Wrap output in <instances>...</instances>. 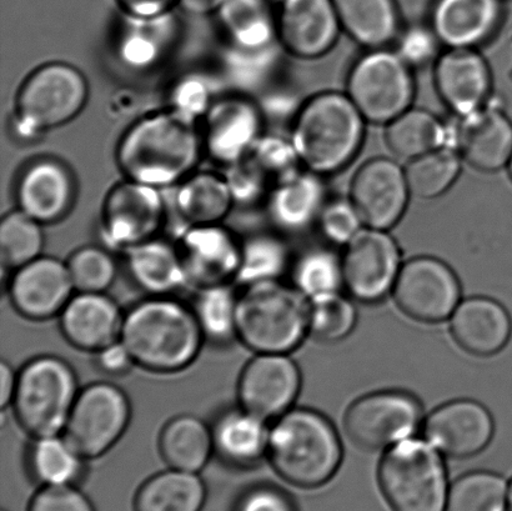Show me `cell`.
Wrapping results in <instances>:
<instances>
[{
  "label": "cell",
  "mask_w": 512,
  "mask_h": 511,
  "mask_svg": "<svg viewBox=\"0 0 512 511\" xmlns=\"http://www.w3.org/2000/svg\"><path fill=\"white\" fill-rule=\"evenodd\" d=\"M124 315L109 293L75 292L58 317L59 329L73 348L94 355L120 340Z\"/></svg>",
  "instance_id": "obj_23"
},
{
  "label": "cell",
  "mask_w": 512,
  "mask_h": 511,
  "mask_svg": "<svg viewBox=\"0 0 512 511\" xmlns=\"http://www.w3.org/2000/svg\"><path fill=\"white\" fill-rule=\"evenodd\" d=\"M508 169H509V174L511 175V178H512V155H511L510 162L508 164Z\"/></svg>",
  "instance_id": "obj_59"
},
{
  "label": "cell",
  "mask_w": 512,
  "mask_h": 511,
  "mask_svg": "<svg viewBox=\"0 0 512 511\" xmlns=\"http://www.w3.org/2000/svg\"><path fill=\"white\" fill-rule=\"evenodd\" d=\"M318 225L321 234L330 244L343 247H346L364 228L363 220L350 198L326 202L321 210Z\"/></svg>",
  "instance_id": "obj_48"
},
{
  "label": "cell",
  "mask_w": 512,
  "mask_h": 511,
  "mask_svg": "<svg viewBox=\"0 0 512 511\" xmlns=\"http://www.w3.org/2000/svg\"><path fill=\"white\" fill-rule=\"evenodd\" d=\"M448 130L435 114L413 108L386 124L385 142L396 158L410 160L449 145Z\"/></svg>",
  "instance_id": "obj_38"
},
{
  "label": "cell",
  "mask_w": 512,
  "mask_h": 511,
  "mask_svg": "<svg viewBox=\"0 0 512 511\" xmlns=\"http://www.w3.org/2000/svg\"><path fill=\"white\" fill-rule=\"evenodd\" d=\"M158 447L168 468L200 474L215 457L212 424L197 415H177L165 423Z\"/></svg>",
  "instance_id": "obj_32"
},
{
  "label": "cell",
  "mask_w": 512,
  "mask_h": 511,
  "mask_svg": "<svg viewBox=\"0 0 512 511\" xmlns=\"http://www.w3.org/2000/svg\"><path fill=\"white\" fill-rule=\"evenodd\" d=\"M434 79L441 100L459 118L488 105L493 77L478 49L456 48L441 53L435 62Z\"/></svg>",
  "instance_id": "obj_22"
},
{
  "label": "cell",
  "mask_w": 512,
  "mask_h": 511,
  "mask_svg": "<svg viewBox=\"0 0 512 511\" xmlns=\"http://www.w3.org/2000/svg\"><path fill=\"white\" fill-rule=\"evenodd\" d=\"M203 154L198 122L168 108L132 124L119 140L115 160L125 179L164 189L192 175Z\"/></svg>",
  "instance_id": "obj_1"
},
{
  "label": "cell",
  "mask_w": 512,
  "mask_h": 511,
  "mask_svg": "<svg viewBox=\"0 0 512 511\" xmlns=\"http://www.w3.org/2000/svg\"><path fill=\"white\" fill-rule=\"evenodd\" d=\"M88 462L64 434L32 438L27 450L28 472L40 487L78 485Z\"/></svg>",
  "instance_id": "obj_37"
},
{
  "label": "cell",
  "mask_w": 512,
  "mask_h": 511,
  "mask_svg": "<svg viewBox=\"0 0 512 511\" xmlns=\"http://www.w3.org/2000/svg\"><path fill=\"white\" fill-rule=\"evenodd\" d=\"M423 423L419 400L400 390L366 394L344 415V429L351 443L368 452L386 450L413 438Z\"/></svg>",
  "instance_id": "obj_11"
},
{
  "label": "cell",
  "mask_w": 512,
  "mask_h": 511,
  "mask_svg": "<svg viewBox=\"0 0 512 511\" xmlns=\"http://www.w3.org/2000/svg\"><path fill=\"white\" fill-rule=\"evenodd\" d=\"M123 13L132 17H157L173 12L178 0H117Z\"/></svg>",
  "instance_id": "obj_55"
},
{
  "label": "cell",
  "mask_w": 512,
  "mask_h": 511,
  "mask_svg": "<svg viewBox=\"0 0 512 511\" xmlns=\"http://www.w3.org/2000/svg\"><path fill=\"white\" fill-rule=\"evenodd\" d=\"M501 15V0H438L430 27L448 49H478L498 30Z\"/></svg>",
  "instance_id": "obj_26"
},
{
  "label": "cell",
  "mask_w": 512,
  "mask_h": 511,
  "mask_svg": "<svg viewBox=\"0 0 512 511\" xmlns=\"http://www.w3.org/2000/svg\"><path fill=\"white\" fill-rule=\"evenodd\" d=\"M28 511H95V508L78 485H65L40 487L30 500Z\"/></svg>",
  "instance_id": "obj_52"
},
{
  "label": "cell",
  "mask_w": 512,
  "mask_h": 511,
  "mask_svg": "<svg viewBox=\"0 0 512 511\" xmlns=\"http://www.w3.org/2000/svg\"><path fill=\"white\" fill-rule=\"evenodd\" d=\"M123 255L130 279L148 297H177L179 292L190 288L175 243L158 237Z\"/></svg>",
  "instance_id": "obj_30"
},
{
  "label": "cell",
  "mask_w": 512,
  "mask_h": 511,
  "mask_svg": "<svg viewBox=\"0 0 512 511\" xmlns=\"http://www.w3.org/2000/svg\"><path fill=\"white\" fill-rule=\"evenodd\" d=\"M398 48L395 52L409 64L411 68L423 67L431 60H438L440 57V40L436 37L433 28L411 27L401 30L399 37L396 38Z\"/></svg>",
  "instance_id": "obj_50"
},
{
  "label": "cell",
  "mask_w": 512,
  "mask_h": 511,
  "mask_svg": "<svg viewBox=\"0 0 512 511\" xmlns=\"http://www.w3.org/2000/svg\"><path fill=\"white\" fill-rule=\"evenodd\" d=\"M458 150L445 145L410 160L405 167L411 197L431 200L441 197L453 187L461 174Z\"/></svg>",
  "instance_id": "obj_40"
},
{
  "label": "cell",
  "mask_w": 512,
  "mask_h": 511,
  "mask_svg": "<svg viewBox=\"0 0 512 511\" xmlns=\"http://www.w3.org/2000/svg\"><path fill=\"white\" fill-rule=\"evenodd\" d=\"M75 292L108 293L118 277L112 250L104 245H85L65 260Z\"/></svg>",
  "instance_id": "obj_46"
},
{
  "label": "cell",
  "mask_w": 512,
  "mask_h": 511,
  "mask_svg": "<svg viewBox=\"0 0 512 511\" xmlns=\"http://www.w3.org/2000/svg\"><path fill=\"white\" fill-rule=\"evenodd\" d=\"M80 389L77 372L68 360L38 355L18 370L10 409L30 438L63 434Z\"/></svg>",
  "instance_id": "obj_6"
},
{
  "label": "cell",
  "mask_w": 512,
  "mask_h": 511,
  "mask_svg": "<svg viewBox=\"0 0 512 511\" xmlns=\"http://www.w3.org/2000/svg\"><path fill=\"white\" fill-rule=\"evenodd\" d=\"M217 15L240 52H264L279 43L278 14L269 0H224Z\"/></svg>",
  "instance_id": "obj_35"
},
{
  "label": "cell",
  "mask_w": 512,
  "mask_h": 511,
  "mask_svg": "<svg viewBox=\"0 0 512 511\" xmlns=\"http://www.w3.org/2000/svg\"><path fill=\"white\" fill-rule=\"evenodd\" d=\"M290 273L293 287L308 299L338 293L344 287L341 257L329 248L305 250L291 263Z\"/></svg>",
  "instance_id": "obj_42"
},
{
  "label": "cell",
  "mask_w": 512,
  "mask_h": 511,
  "mask_svg": "<svg viewBox=\"0 0 512 511\" xmlns=\"http://www.w3.org/2000/svg\"><path fill=\"white\" fill-rule=\"evenodd\" d=\"M365 123L348 94L319 93L296 112L290 140L305 169L320 175L333 174L358 155Z\"/></svg>",
  "instance_id": "obj_4"
},
{
  "label": "cell",
  "mask_w": 512,
  "mask_h": 511,
  "mask_svg": "<svg viewBox=\"0 0 512 511\" xmlns=\"http://www.w3.org/2000/svg\"><path fill=\"white\" fill-rule=\"evenodd\" d=\"M270 424L240 405L224 410L212 424L215 457L233 469L258 467L268 458Z\"/></svg>",
  "instance_id": "obj_28"
},
{
  "label": "cell",
  "mask_w": 512,
  "mask_h": 511,
  "mask_svg": "<svg viewBox=\"0 0 512 511\" xmlns=\"http://www.w3.org/2000/svg\"><path fill=\"white\" fill-rule=\"evenodd\" d=\"M343 32L361 47L386 48L401 32L395 0H333Z\"/></svg>",
  "instance_id": "obj_34"
},
{
  "label": "cell",
  "mask_w": 512,
  "mask_h": 511,
  "mask_svg": "<svg viewBox=\"0 0 512 511\" xmlns=\"http://www.w3.org/2000/svg\"><path fill=\"white\" fill-rule=\"evenodd\" d=\"M234 511H298L290 495L271 484H258L245 490Z\"/></svg>",
  "instance_id": "obj_53"
},
{
  "label": "cell",
  "mask_w": 512,
  "mask_h": 511,
  "mask_svg": "<svg viewBox=\"0 0 512 511\" xmlns=\"http://www.w3.org/2000/svg\"><path fill=\"white\" fill-rule=\"evenodd\" d=\"M393 295L406 317L436 324L450 319L461 300V285L443 260L421 255L401 267Z\"/></svg>",
  "instance_id": "obj_14"
},
{
  "label": "cell",
  "mask_w": 512,
  "mask_h": 511,
  "mask_svg": "<svg viewBox=\"0 0 512 511\" xmlns=\"http://www.w3.org/2000/svg\"><path fill=\"white\" fill-rule=\"evenodd\" d=\"M7 292L20 317L42 323L59 317L75 289L67 262L42 255L9 273Z\"/></svg>",
  "instance_id": "obj_17"
},
{
  "label": "cell",
  "mask_w": 512,
  "mask_h": 511,
  "mask_svg": "<svg viewBox=\"0 0 512 511\" xmlns=\"http://www.w3.org/2000/svg\"><path fill=\"white\" fill-rule=\"evenodd\" d=\"M444 455L428 440L409 438L385 450L378 479L394 511H445L449 497Z\"/></svg>",
  "instance_id": "obj_8"
},
{
  "label": "cell",
  "mask_w": 512,
  "mask_h": 511,
  "mask_svg": "<svg viewBox=\"0 0 512 511\" xmlns=\"http://www.w3.org/2000/svg\"><path fill=\"white\" fill-rule=\"evenodd\" d=\"M288 245L271 234H256L242 242V255L235 284L240 288L275 282L291 268Z\"/></svg>",
  "instance_id": "obj_41"
},
{
  "label": "cell",
  "mask_w": 512,
  "mask_h": 511,
  "mask_svg": "<svg viewBox=\"0 0 512 511\" xmlns=\"http://www.w3.org/2000/svg\"><path fill=\"white\" fill-rule=\"evenodd\" d=\"M89 98L85 75L72 64L40 65L24 79L13 105V127L23 139H34L73 122Z\"/></svg>",
  "instance_id": "obj_7"
},
{
  "label": "cell",
  "mask_w": 512,
  "mask_h": 511,
  "mask_svg": "<svg viewBox=\"0 0 512 511\" xmlns=\"http://www.w3.org/2000/svg\"><path fill=\"white\" fill-rule=\"evenodd\" d=\"M344 288L363 304H378L393 293L401 252L389 230L364 227L341 255Z\"/></svg>",
  "instance_id": "obj_13"
},
{
  "label": "cell",
  "mask_w": 512,
  "mask_h": 511,
  "mask_svg": "<svg viewBox=\"0 0 512 511\" xmlns=\"http://www.w3.org/2000/svg\"><path fill=\"white\" fill-rule=\"evenodd\" d=\"M75 195L72 170L58 159L34 160L18 180V209L42 225L62 222L73 208Z\"/></svg>",
  "instance_id": "obj_24"
},
{
  "label": "cell",
  "mask_w": 512,
  "mask_h": 511,
  "mask_svg": "<svg viewBox=\"0 0 512 511\" xmlns=\"http://www.w3.org/2000/svg\"><path fill=\"white\" fill-rule=\"evenodd\" d=\"M326 202L321 175L308 169L299 170L271 188L269 217L281 232L301 234L318 224Z\"/></svg>",
  "instance_id": "obj_29"
},
{
  "label": "cell",
  "mask_w": 512,
  "mask_h": 511,
  "mask_svg": "<svg viewBox=\"0 0 512 511\" xmlns=\"http://www.w3.org/2000/svg\"><path fill=\"white\" fill-rule=\"evenodd\" d=\"M512 322L508 310L488 297L463 300L450 317V333L464 352L491 357L509 343Z\"/></svg>",
  "instance_id": "obj_27"
},
{
  "label": "cell",
  "mask_w": 512,
  "mask_h": 511,
  "mask_svg": "<svg viewBox=\"0 0 512 511\" xmlns=\"http://www.w3.org/2000/svg\"><path fill=\"white\" fill-rule=\"evenodd\" d=\"M224 175L232 189L235 204L249 205L258 202L273 188L265 175L248 157L230 165Z\"/></svg>",
  "instance_id": "obj_49"
},
{
  "label": "cell",
  "mask_w": 512,
  "mask_h": 511,
  "mask_svg": "<svg viewBox=\"0 0 512 511\" xmlns=\"http://www.w3.org/2000/svg\"><path fill=\"white\" fill-rule=\"evenodd\" d=\"M18 370L7 360L0 363V408L3 412L12 407L15 388H17Z\"/></svg>",
  "instance_id": "obj_56"
},
{
  "label": "cell",
  "mask_w": 512,
  "mask_h": 511,
  "mask_svg": "<svg viewBox=\"0 0 512 511\" xmlns=\"http://www.w3.org/2000/svg\"><path fill=\"white\" fill-rule=\"evenodd\" d=\"M3 511H5V510H3Z\"/></svg>",
  "instance_id": "obj_60"
},
{
  "label": "cell",
  "mask_w": 512,
  "mask_h": 511,
  "mask_svg": "<svg viewBox=\"0 0 512 511\" xmlns=\"http://www.w3.org/2000/svg\"><path fill=\"white\" fill-rule=\"evenodd\" d=\"M343 32L333 0H283L278 13L280 47L300 59L323 57Z\"/></svg>",
  "instance_id": "obj_21"
},
{
  "label": "cell",
  "mask_w": 512,
  "mask_h": 511,
  "mask_svg": "<svg viewBox=\"0 0 512 511\" xmlns=\"http://www.w3.org/2000/svg\"><path fill=\"white\" fill-rule=\"evenodd\" d=\"M190 305L205 342L217 347L238 342L239 290L234 284L199 288Z\"/></svg>",
  "instance_id": "obj_39"
},
{
  "label": "cell",
  "mask_w": 512,
  "mask_h": 511,
  "mask_svg": "<svg viewBox=\"0 0 512 511\" xmlns=\"http://www.w3.org/2000/svg\"><path fill=\"white\" fill-rule=\"evenodd\" d=\"M132 402L119 385L95 382L80 389L64 435L87 460L108 454L132 423Z\"/></svg>",
  "instance_id": "obj_10"
},
{
  "label": "cell",
  "mask_w": 512,
  "mask_h": 511,
  "mask_svg": "<svg viewBox=\"0 0 512 511\" xmlns=\"http://www.w3.org/2000/svg\"><path fill=\"white\" fill-rule=\"evenodd\" d=\"M300 389V369L289 354H254L239 374L238 405L271 423L293 409Z\"/></svg>",
  "instance_id": "obj_16"
},
{
  "label": "cell",
  "mask_w": 512,
  "mask_h": 511,
  "mask_svg": "<svg viewBox=\"0 0 512 511\" xmlns=\"http://www.w3.org/2000/svg\"><path fill=\"white\" fill-rule=\"evenodd\" d=\"M224 0H178V7L194 17L217 14Z\"/></svg>",
  "instance_id": "obj_57"
},
{
  "label": "cell",
  "mask_w": 512,
  "mask_h": 511,
  "mask_svg": "<svg viewBox=\"0 0 512 511\" xmlns=\"http://www.w3.org/2000/svg\"><path fill=\"white\" fill-rule=\"evenodd\" d=\"M346 94L366 122L389 124L413 104V68L395 50L371 49L351 68Z\"/></svg>",
  "instance_id": "obj_9"
},
{
  "label": "cell",
  "mask_w": 512,
  "mask_h": 511,
  "mask_svg": "<svg viewBox=\"0 0 512 511\" xmlns=\"http://www.w3.org/2000/svg\"><path fill=\"white\" fill-rule=\"evenodd\" d=\"M202 120L204 153L225 168L247 158L264 135L258 105L239 95L214 100Z\"/></svg>",
  "instance_id": "obj_18"
},
{
  "label": "cell",
  "mask_w": 512,
  "mask_h": 511,
  "mask_svg": "<svg viewBox=\"0 0 512 511\" xmlns=\"http://www.w3.org/2000/svg\"><path fill=\"white\" fill-rule=\"evenodd\" d=\"M177 187L175 207L185 228L222 224L235 205L224 174L194 172Z\"/></svg>",
  "instance_id": "obj_33"
},
{
  "label": "cell",
  "mask_w": 512,
  "mask_h": 511,
  "mask_svg": "<svg viewBox=\"0 0 512 511\" xmlns=\"http://www.w3.org/2000/svg\"><path fill=\"white\" fill-rule=\"evenodd\" d=\"M167 218L162 189L125 179L114 185L100 212V237L105 248L124 254L159 237Z\"/></svg>",
  "instance_id": "obj_12"
},
{
  "label": "cell",
  "mask_w": 512,
  "mask_h": 511,
  "mask_svg": "<svg viewBox=\"0 0 512 511\" xmlns=\"http://www.w3.org/2000/svg\"><path fill=\"white\" fill-rule=\"evenodd\" d=\"M349 198L364 227L394 228L403 219L411 198L405 168L394 159H369L356 170Z\"/></svg>",
  "instance_id": "obj_15"
},
{
  "label": "cell",
  "mask_w": 512,
  "mask_h": 511,
  "mask_svg": "<svg viewBox=\"0 0 512 511\" xmlns=\"http://www.w3.org/2000/svg\"><path fill=\"white\" fill-rule=\"evenodd\" d=\"M459 119L454 148L464 162L486 173L508 167L512 155V122L503 110L488 104Z\"/></svg>",
  "instance_id": "obj_25"
},
{
  "label": "cell",
  "mask_w": 512,
  "mask_h": 511,
  "mask_svg": "<svg viewBox=\"0 0 512 511\" xmlns=\"http://www.w3.org/2000/svg\"><path fill=\"white\" fill-rule=\"evenodd\" d=\"M175 244L190 288L235 284L242 242L222 224L185 228Z\"/></svg>",
  "instance_id": "obj_19"
},
{
  "label": "cell",
  "mask_w": 512,
  "mask_h": 511,
  "mask_svg": "<svg viewBox=\"0 0 512 511\" xmlns=\"http://www.w3.org/2000/svg\"><path fill=\"white\" fill-rule=\"evenodd\" d=\"M508 507L509 510L512 511V480L509 487V493H508Z\"/></svg>",
  "instance_id": "obj_58"
},
{
  "label": "cell",
  "mask_w": 512,
  "mask_h": 511,
  "mask_svg": "<svg viewBox=\"0 0 512 511\" xmlns=\"http://www.w3.org/2000/svg\"><path fill=\"white\" fill-rule=\"evenodd\" d=\"M309 334L308 303L280 280L239 290L238 342L254 354H289Z\"/></svg>",
  "instance_id": "obj_5"
},
{
  "label": "cell",
  "mask_w": 512,
  "mask_h": 511,
  "mask_svg": "<svg viewBox=\"0 0 512 511\" xmlns=\"http://www.w3.org/2000/svg\"><path fill=\"white\" fill-rule=\"evenodd\" d=\"M125 20L117 40V53L122 63L133 69L157 65L173 47L178 35V20L173 12L157 17H132Z\"/></svg>",
  "instance_id": "obj_31"
},
{
  "label": "cell",
  "mask_w": 512,
  "mask_h": 511,
  "mask_svg": "<svg viewBox=\"0 0 512 511\" xmlns=\"http://www.w3.org/2000/svg\"><path fill=\"white\" fill-rule=\"evenodd\" d=\"M248 158L269 180L271 187L299 172L301 165L291 140L274 135H263L250 150Z\"/></svg>",
  "instance_id": "obj_47"
},
{
  "label": "cell",
  "mask_w": 512,
  "mask_h": 511,
  "mask_svg": "<svg viewBox=\"0 0 512 511\" xmlns=\"http://www.w3.org/2000/svg\"><path fill=\"white\" fill-rule=\"evenodd\" d=\"M94 363L100 373L112 378L125 377L135 365L132 354H130L122 340L108 345L94 354Z\"/></svg>",
  "instance_id": "obj_54"
},
{
  "label": "cell",
  "mask_w": 512,
  "mask_h": 511,
  "mask_svg": "<svg viewBox=\"0 0 512 511\" xmlns=\"http://www.w3.org/2000/svg\"><path fill=\"white\" fill-rule=\"evenodd\" d=\"M207 485L200 474L168 468L140 485L134 511H202Z\"/></svg>",
  "instance_id": "obj_36"
},
{
  "label": "cell",
  "mask_w": 512,
  "mask_h": 511,
  "mask_svg": "<svg viewBox=\"0 0 512 511\" xmlns=\"http://www.w3.org/2000/svg\"><path fill=\"white\" fill-rule=\"evenodd\" d=\"M213 103L209 85L198 77H188L175 85L169 108L198 122L205 117Z\"/></svg>",
  "instance_id": "obj_51"
},
{
  "label": "cell",
  "mask_w": 512,
  "mask_h": 511,
  "mask_svg": "<svg viewBox=\"0 0 512 511\" xmlns=\"http://www.w3.org/2000/svg\"><path fill=\"white\" fill-rule=\"evenodd\" d=\"M266 459L286 483L315 489L338 473L343 445L324 414L309 408H293L271 422Z\"/></svg>",
  "instance_id": "obj_3"
},
{
  "label": "cell",
  "mask_w": 512,
  "mask_h": 511,
  "mask_svg": "<svg viewBox=\"0 0 512 511\" xmlns=\"http://www.w3.org/2000/svg\"><path fill=\"white\" fill-rule=\"evenodd\" d=\"M356 320L355 305L339 292L308 300L309 334L321 343H338L349 337Z\"/></svg>",
  "instance_id": "obj_45"
},
{
  "label": "cell",
  "mask_w": 512,
  "mask_h": 511,
  "mask_svg": "<svg viewBox=\"0 0 512 511\" xmlns=\"http://www.w3.org/2000/svg\"><path fill=\"white\" fill-rule=\"evenodd\" d=\"M425 440L445 457L465 459L483 452L493 440V415L483 404L458 399L440 405L424 419Z\"/></svg>",
  "instance_id": "obj_20"
},
{
  "label": "cell",
  "mask_w": 512,
  "mask_h": 511,
  "mask_svg": "<svg viewBox=\"0 0 512 511\" xmlns=\"http://www.w3.org/2000/svg\"><path fill=\"white\" fill-rule=\"evenodd\" d=\"M509 488L501 475L479 470L450 485L446 511H504Z\"/></svg>",
  "instance_id": "obj_44"
},
{
  "label": "cell",
  "mask_w": 512,
  "mask_h": 511,
  "mask_svg": "<svg viewBox=\"0 0 512 511\" xmlns=\"http://www.w3.org/2000/svg\"><path fill=\"white\" fill-rule=\"evenodd\" d=\"M43 227L19 209L4 215L0 223V260L3 272L12 273L44 255Z\"/></svg>",
  "instance_id": "obj_43"
},
{
  "label": "cell",
  "mask_w": 512,
  "mask_h": 511,
  "mask_svg": "<svg viewBox=\"0 0 512 511\" xmlns=\"http://www.w3.org/2000/svg\"><path fill=\"white\" fill-rule=\"evenodd\" d=\"M120 340L138 368L157 375L185 372L207 343L192 305L148 295L125 310Z\"/></svg>",
  "instance_id": "obj_2"
}]
</instances>
